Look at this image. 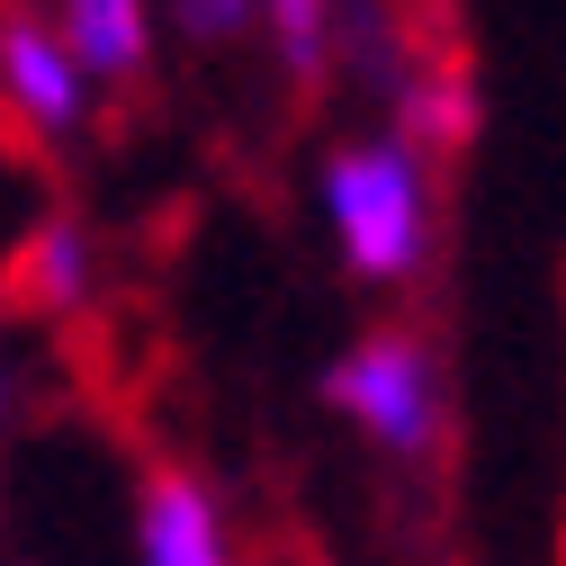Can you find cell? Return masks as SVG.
I'll return each mask as SVG.
<instances>
[{
  "mask_svg": "<svg viewBox=\"0 0 566 566\" xmlns=\"http://www.w3.org/2000/svg\"><path fill=\"white\" fill-rule=\"evenodd\" d=\"M315 226L369 289H413L441 243V154L413 145L405 126L342 135L315 163Z\"/></svg>",
  "mask_w": 566,
  "mask_h": 566,
  "instance_id": "cell-1",
  "label": "cell"
},
{
  "mask_svg": "<svg viewBox=\"0 0 566 566\" xmlns=\"http://www.w3.org/2000/svg\"><path fill=\"white\" fill-rule=\"evenodd\" d=\"M324 405L342 413V432L369 441L378 459H432L441 432H450L441 350L422 333H405V324H378L324 369Z\"/></svg>",
  "mask_w": 566,
  "mask_h": 566,
  "instance_id": "cell-2",
  "label": "cell"
},
{
  "mask_svg": "<svg viewBox=\"0 0 566 566\" xmlns=\"http://www.w3.org/2000/svg\"><path fill=\"white\" fill-rule=\"evenodd\" d=\"M99 108V73L82 63V45L63 36L45 10H0V117L36 145H63V135H82Z\"/></svg>",
  "mask_w": 566,
  "mask_h": 566,
  "instance_id": "cell-3",
  "label": "cell"
},
{
  "mask_svg": "<svg viewBox=\"0 0 566 566\" xmlns=\"http://www.w3.org/2000/svg\"><path fill=\"white\" fill-rule=\"evenodd\" d=\"M135 566H252V539L234 504L198 468H145L135 476V522H126Z\"/></svg>",
  "mask_w": 566,
  "mask_h": 566,
  "instance_id": "cell-4",
  "label": "cell"
},
{
  "mask_svg": "<svg viewBox=\"0 0 566 566\" xmlns=\"http://www.w3.org/2000/svg\"><path fill=\"white\" fill-rule=\"evenodd\" d=\"M36 10L82 45V63L99 73V91L145 82V63H154V28H163V0H36Z\"/></svg>",
  "mask_w": 566,
  "mask_h": 566,
  "instance_id": "cell-5",
  "label": "cell"
},
{
  "mask_svg": "<svg viewBox=\"0 0 566 566\" xmlns=\"http://www.w3.org/2000/svg\"><path fill=\"white\" fill-rule=\"evenodd\" d=\"M10 289H19V306H36V315H82L91 289H99V243H91V226H82V217H45V226L19 243V261H10Z\"/></svg>",
  "mask_w": 566,
  "mask_h": 566,
  "instance_id": "cell-6",
  "label": "cell"
},
{
  "mask_svg": "<svg viewBox=\"0 0 566 566\" xmlns=\"http://www.w3.org/2000/svg\"><path fill=\"white\" fill-rule=\"evenodd\" d=\"M387 126H405L413 145H432V154L468 145V126H476L468 73H459L450 54H405L396 73H387Z\"/></svg>",
  "mask_w": 566,
  "mask_h": 566,
  "instance_id": "cell-7",
  "label": "cell"
},
{
  "mask_svg": "<svg viewBox=\"0 0 566 566\" xmlns=\"http://www.w3.org/2000/svg\"><path fill=\"white\" fill-rule=\"evenodd\" d=\"M261 36L289 91H315L342 54V0H261Z\"/></svg>",
  "mask_w": 566,
  "mask_h": 566,
  "instance_id": "cell-8",
  "label": "cell"
},
{
  "mask_svg": "<svg viewBox=\"0 0 566 566\" xmlns=\"http://www.w3.org/2000/svg\"><path fill=\"white\" fill-rule=\"evenodd\" d=\"M163 19L189 45H243L261 36V0H163Z\"/></svg>",
  "mask_w": 566,
  "mask_h": 566,
  "instance_id": "cell-9",
  "label": "cell"
},
{
  "mask_svg": "<svg viewBox=\"0 0 566 566\" xmlns=\"http://www.w3.org/2000/svg\"><path fill=\"white\" fill-rule=\"evenodd\" d=\"M28 422V360H19V342L0 333V441H10Z\"/></svg>",
  "mask_w": 566,
  "mask_h": 566,
  "instance_id": "cell-10",
  "label": "cell"
},
{
  "mask_svg": "<svg viewBox=\"0 0 566 566\" xmlns=\"http://www.w3.org/2000/svg\"><path fill=\"white\" fill-rule=\"evenodd\" d=\"M557 566H566V531H557Z\"/></svg>",
  "mask_w": 566,
  "mask_h": 566,
  "instance_id": "cell-11",
  "label": "cell"
}]
</instances>
